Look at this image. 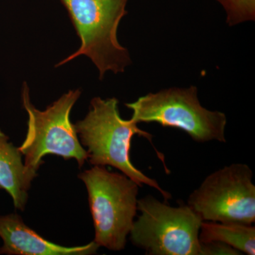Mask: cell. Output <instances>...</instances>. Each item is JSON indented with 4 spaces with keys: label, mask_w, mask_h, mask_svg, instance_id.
Returning a JSON list of instances; mask_svg holds the SVG:
<instances>
[{
    "label": "cell",
    "mask_w": 255,
    "mask_h": 255,
    "mask_svg": "<svg viewBox=\"0 0 255 255\" xmlns=\"http://www.w3.org/2000/svg\"><path fill=\"white\" fill-rule=\"evenodd\" d=\"M80 142L87 147V159L92 165H110L119 169L140 187L146 184L160 192L165 200L172 196L155 179L146 176L132 164L130 149L132 137L149 140L152 135L137 127L133 121L124 120L119 112L117 98L95 97L86 117L75 124Z\"/></svg>",
    "instance_id": "cell-1"
},
{
    "label": "cell",
    "mask_w": 255,
    "mask_h": 255,
    "mask_svg": "<svg viewBox=\"0 0 255 255\" xmlns=\"http://www.w3.org/2000/svg\"><path fill=\"white\" fill-rule=\"evenodd\" d=\"M128 1L60 0L68 11L81 45L55 67L86 55L98 69L101 80L107 72L123 73L131 60L127 48L119 43L117 31L122 18L128 14Z\"/></svg>",
    "instance_id": "cell-2"
},
{
    "label": "cell",
    "mask_w": 255,
    "mask_h": 255,
    "mask_svg": "<svg viewBox=\"0 0 255 255\" xmlns=\"http://www.w3.org/2000/svg\"><path fill=\"white\" fill-rule=\"evenodd\" d=\"M81 94L80 89L70 90L46 110L40 111L32 105L29 88L26 82L23 83L22 101L28 116V130L18 149L24 156L25 167L31 174L36 176L47 155L75 159L80 167L87 160V151L79 140L75 124L70 121L72 109Z\"/></svg>",
    "instance_id": "cell-3"
},
{
    "label": "cell",
    "mask_w": 255,
    "mask_h": 255,
    "mask_svg": "<svg viewBox=\"0 0 255 255\" xmlns=\"http://www.w3.org/2000/svg\"><path fill=\"white\" fill-rule=\"evenodd\" d=\"M78 177L88 192L95 229L94 241L110 251H122L136 215L140 186L124 174L110 172L105 166L95 165Z\"/></svg>",
    "instance_id": "cell-4"
},
{
    "label": "cell",
    "mask_w": 255,
    "mask_h": 255,
    "mask_svg": "<svg viewBox=\"0 0 255 255\" xmlns=\"http://www.w3.org/2000/svg\"><path fill=\"white\" fill-rule=\"evenodd\" d=\"M125 105L132 110L130 119L136 124L154 122L180 129L196 142H226V114L203 107L196 87H174L149 93Z\"/></svg>",
    "instance_id": "cell-5"
},
{
    "label": "cell",
    "mask_w": 255,
    "mask_h": 255,
    "mask_svg": "<svg viewBox=\"0 0 255 255\" xmlns=\"http://www.w3.org/2000/svg\"><path fill=\"white\" fill-rule=\"evenodd\" d=\"M141 214L134 221L130 241L150 255H201L203 220L188 205L172 207L151 196L137 200Z\"/></svg>",
    "instance_id": "cell-6"
},
{
    "label": "cell",
    "mask_w": 255,
    "mask_h": 255,
    "mask_svg": "<svg viewBox=\"0 0 255 255\" xmlns=\"http://www.w3.org/2000/svg\"><path fill=\"white\" fill-rule=\"evenodd\" d=\"M253 173L246 164L226 166L204 179L187 205L203 221L253 225L255 221Z\"/></svg>",
    "instance_id": "cell-7"
},
{
    "label": "cell",
    "mask_w": 255,
    "mask_h": 255,
    "mask_svg": "<svg viewBox=\"0 0 255 255\" xmlns=\"http://www.w3.org/2000/svg\"><path fill=\"white\" fill-rule=\"evenodd\" d=\"M0 238L4 242L0 255H88L95 254L100 248L95 241L83 246H58L28 227L14 214L0 216Z\"/></svg>",
    "instance_id": "cell-8"
},
{
    "label": "cell",
    "mask_w": 255,
    "mask_h": 255,
    "mask_svg": "<svg viewBox=\"0 0 255 255\" xmlns=\"http://www.w3.org/2000/svg\"><path fill=\"white\" fill-rule=\"evenodd\" d=\"M9 139L0 129V189L11 196L16 209L23 211L28 191L36 176L28 172L23 163L22 153Z\"/></svg>",
    "instance_id": "cell-9"
},
{
    "label": "cell",
    "mask_w": 255,
    "mask_h": 255,
    "mask_svg": "<svg viewBox=\"0 0 255 255\" xmlns=\"http://www.w3.org/2000/svg\"><path fill=\"white\" fill-rule=\"evenodd\" d=\"M199 240L201 243L221 242L241 253L255 254V228L253 225L203 221Z\"/></svg>",
    "instance_id": "cell-10"
},
{
    "label": "cell",
    "mask_w": 255,
    "mask_h": 255,
    "mask_svg": "<svg viewBox=\"0 0 255 255\" xmlns=\"http://www.w3.org/2000/svg\"><path fill=\"white\" fill-rule=\"evenodd\" d=\"M227 14L229 26L248 21H255V0H216Z\"/></svg>",
    "instance_id": "cell-11"
},
{
    "label": "cell",
    "mask_w": 255,
    "mask_h": 255,
    "mask_svg": "<svg viewBox=\"0 0 255 255\" xmlns=\"http://www.w3.org/2000/svg\"><path fill=\"white\" fill-rule=\"evenodd\" d=\"M241 252L221 242L201 243V255H240Z\"/></svg>",
    "instance_id": "cell-12"
}]
</instances>
